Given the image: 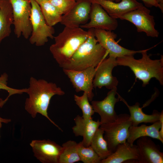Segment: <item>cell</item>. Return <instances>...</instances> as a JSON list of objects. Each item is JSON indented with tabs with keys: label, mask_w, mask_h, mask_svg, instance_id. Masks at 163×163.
<instances>
[{
	"label": "cell",
	"mask_w": 163,
	"mask_h": 163,
	"mask_svg": "<svg viewBox=\"0 0 163 163\" xmlns=\"http://www.w3.org/2000/svg\"><path fill=\"white\" fill-rule=\"evenodd\" d=\"M27 93L28 97L26 99L24 108L33 118L38 113L45 117L59 130L62 129L49 117L47 110L52 97L55 95L62 96L65 92L56 85L43 79H37L31 77Z\"/></svg>",
	"instance_id": "cell-1"
},
{
	"label": "cell",
	"mask_w": 163,
	"mask_h": 163,
	"mask_svg": "<svg viewBox=\"0 0 163 163\" xmlns=\"http://www.w3.org/2000/svg\"><path fill=\"white\" fill-rule=\"evenodd\" d=\"M87 39L78 48L71 58L59 66L63 69L80 71L96 67L105 59L107 51L98 42L94 29H88Z\"/></svg>",
	"instance_id": "cell-2"
},
{
	"label": "cell",
	"mask_w": 163,
	"mask_h": 163,
	"mask_svg": "<svg viewBox=\"0 0 163 163\" xmlns=\"http://www.w3.org/2000/svg\"><path fill=\"white\" fill-rule=\"evenodd\" d=\"M150 49L143 50L141 53L142 58L135 59L133 55H125L116 58L117 66H128L133 71L136 78L141 80L142 85L148 84L152 78H155L161 85H163V59L152 60L147 51Z\"/></svg>",
	"instance_id": "cell-3"
},
{
	"label": "cell",
	"mask_w": 163,
	"mask_h": 163,
	"mask_svg": "<svg viewBox=\"0 0 163 163\" xmlns=\"http://www.w3.org/2000/svg\"><path fill=\"white\" fill-rule=\"evenodd\" d=\"M89 34L88 30L86 31L80 27H65L54 37L55 43L50 46V50L59 66L71 58Z\"/></svg>",
	"instance_id": "cell-4"
},
{
	"label": "cell",
	"mask_w": 163,
	"mask_h": 163,
	"mask_svg": "<svg viewBox=\"0 0 163 163\" xmlns=\"http://www.w3.org/2000/svg\"><path fill=\"white\" fill-rule=\"evenodd\" d=\"M131 125L130 115L127 113L120 114L113 122L100 125V128L104 131V137L108 149L112 152H115L118 145L126 142Z\"/></svg>",
	"instance_id": "cell-5"
},
{
	"label": "cell",
	"mask_w": 163,
	"mask_h": 163,
	"mask_svg": "<svg viewBox=\"0 0 163 163\" xmlns=\"http://www.w3.org/2000/svg\"><path fill=\"white\" fill-rule=\"evenodd\" d=\"M30 2L32 31L29 41L37 46H42L48 41V38H54L55 30L53 27L49 26L46 23L39 5L34 0H30Z\"/></svg>",
	"instance_id": "cell-6"
},
{
	"label": "cell",
	"mask_w": 163,
	"mask_h": 163,
	"mask_svg": "<svg viewBox=\"0 0 163 163\" xmlns=\"http://www.w3.org/2000/svg\"><path fill=\"white\" fill-rule=\"evenodd\" d=\"M10 1L12 8L14 34L17 38H19L22 35L27 39L31 35L32 31L30 2L28 0Z\"/></svg>",
	"instance_id": "cell-7"
},
{
	"label": "cell",
	"mask_w": 163,
	"mask_h": 163,
	"mask_svg": "<svg viewBox=\"0 0 163 163\" xmlns=\"http://www.w3.org/2000/svg\"><path fill=\"white\" fill-rule=\"evenodd\" d=\"M150 13V10L143 5L120 16L118 18L132 23L138 32H143L148 37H158L159 33L155 28L154 17Z\"/></svg>",
	"instance_id": "cell-8"
},
{
	"label": "cell",
	"mask_w": 163,
	"mask_h": 163,
	"mask_svg": "<svg viewBox=\"0 0 163 163\" xmlns=\"http://www.w3.org/2000/svg\"><path fill=\"white\" fill-rule=\"evenodd\" d=\"M34 155L42 163H59L63 148L49 139L34 140L30 143Z\"/></svg>",
	"instance_id": "cell-9"
},
{
	"label": "cell",
	"mask_w": 163,
	"mask_h": 163,
	"mask_svg": "<svg viewBox=\"0 0 163 163\" xmlns=\"http://www.w3.org/2000/svg\"><path fill=\"white\" fill-rule=\"evenodd\" d=\"M63 70L69 79L76 91L86 92L89 101H92L94 96L92 90L95 67H90L80 71L65 69Z\"/></svg>",
	"instance_id": "cell-10"
},
{
	"label": "cell",
	"mask_w": 163,
	"mask_h": 163,
	"mask_svg": "<svg viewBox=\"0 0 163 163\" xmlns=\"http://www.w3.org/2000/svg\"><path fill=\"white\" fill-rule=\"evenodd\" d=\"M117 66L116 58L111 56L102 61L96 67L93 81V87L101 88L105 87L111 89L117 87L118 83L117 78L112 75L113 68Z\"/></svg>",
	"instance_id": "cell-11"
},
{
	"label": "cell",
	"mask_w": 163,
	"mask_h": 163,
	"mask_svg": "<svg viewBox=\"0 0 163 163\" xmlns=\"http://www.w3.org/2000/svg\"><path fill=\"white\" fill-rule=\"evenodd\" d=\"M94 32L98 43L107 51L109 56L117 58L125 55H134L141 53L143 50H131L120 46L115 40L117 34L111 31L94 29Z\"/></svg>",
	"instance_id": "cell-12"
},
{
	"label": "cell",
	"mask_w": 163,
	"mask_h": 163,
	"mask_svg": "<svg viewBox=\"0 0 163 163\" xmlns=\"http://www.w3.org/2000/svg\"><path fill=\"white\" fill-rule=\"evenodd\" d=\"M73 8L63 15L60 23L65 27H80L90 19L92 2L91 0H75Z\"/></svg>",
	"instance_id": "cell-13"
},
{
	"label": "cell",
	"mask_w": 163,
	"mask_h": 163,
	"mask_svg": "<svg viewBox=\"0 0 163 163\" xmlns=\"http://www.w3.org/2000/svg\"><path fill=\"white\" fill-rule=\"evenodd\" d=\"M90 21L81 25V28L98 29L108 31L116 30L118 26L117 19L110 16L99 4L92 3Z\"/></svg>",
	"instance_id": "cell-14"
},
{
	"label": "cell",
	"mask_w": 163,
	"mask_h": 163,
	"mask_svg": "<svg viewBox=\"0 0 163 163\" xmlns=\"http://www.w3.org/2000/svg\"><path fill=\"white\" fill-rule=\"evenodd\" d=\"M117 90V87L110 89L102 100L91 101V105L94 112L100 116L101 124L112 122L117 117L118 115L114 110V107L120 99L115 97Z\"/></svg>",
	"instance_id": "cell-15"
},
{
	"label": "cell",
	"mask_w": 163,
	"mask_h": 163,
	"mask_svg": "<svg viewBox=\"0 0 163 163\" xmlns=\"http://www.w3.org/2000/svg\"><path fill=\"white\" fill-rule=\"evenodd\" d=\"M136 146L139 157L136 162L162 163L163 153L160 146L148 136L141 137L137 141Z\"/></svg>",
	"instance_id": "cell-16"
},
{
	"label": "cell",
	"mask_w": 163,
	"mask_h": 163,
	"mask_svg": "<svg viewBox=\"0 0 163 163\" xmlns=\"http://www.w3.org/2000/svg\"><path fill=\"white\" fill-rule=\"evenodd\" d=\"M75 125L72 128L73 132L76 136L83 137L81 141L85 146L90 145L91 139L101 125L98 120L95 121L93 118L85 119L79 115L74 118Z\"/></svg>",
	"instance_id": "cell-17"
},
{
	"label": "cell",
	"mask_w": 163,
	"mask_h": 163,
	"mask_svg": "<svg viewBox=\"0 0 163 163\" xmlns=\"http://www.w3.org/2000/svg\"><path fill=\"white\" fill-rule=\"evenodd\" d=\"M92 3L100 5L112 18H118L120 16L143 6L137 0H122L119 2L108 0H91Z\"/></svg>",
	"instance_id": "cell-18"
},
{
	"label": "cell",
	"mask_w": 163,
	"mask_h": 163,
	"mask_svg": "<svg viewBox=\"0 0 163 163\" xmlns=\"http://www.w3.org/2000/svg\"><path fill=\"white\" fill-rule=\"evenodd\" d=\"M138 151L136 145L127 142L118 145L115 151L101 163H122L129 160L138 159Z\"/></svg>",
	"instance_id": "cell-19"
},
{
	"label": "cell",
	"mask_w": 163,
	"mask_h": 163,
	"mask_svg": "<svg viewBox=\"0 0 163 163\" xmlns=\"http://www.w3.org/2000/svg\"><path fill=\"white\" fill-rule=\"evenodd\" d=\"M161 123L159 120L149 126L142 124L139 126L131 125L128 130V136L127 142L131 145L137 139L143 136H148L157 139L163 143V139L160 136L159 130Z\"/></svg>",
	"instance_id": "cell-20"
},
{
	"label": "cell",
	"mask_w": 163,
	"mask_h": 163,
	"mask_svg": "<svg viewBox=\"0 0 163 163\" xmlns=\"http://www.w3.org/2000/svg\"><path fill=\"white\" fill-rule=\"evenodd\" d=\"M117 94L120 100L124 103L129 110L132 126H137L142 123H153L159 120L160 113L157 110H154L151 114H146L142 111L139 102H136L132 106L129 105L123 98L117 93Z\"/></svg>",
	"instance_id": "cell-21"
},
{
	"label": "cell",
	"mask_w": 163,
	"mask_h": 163,
	"mask_svg": "<svg viewBox=\"0 0 163 163\" xmlns=\"http://www.w3.org/2000/svg\"><path fill=\"white\" fill-rule=\"evenodd\" d=\"M13 21L12 8L10 0H0V44L10 36Z\"/></svg>",
	"instance_id": "cell-22"
},
{
	"label": "cell",
	"mask_w": 163,
	"mask_h": 163,
	"mask_svg": "<svg viewBox=\"0 0 163 163\" xmlns=\"http://www.w3.org/2000/svg\"><path fill=\"white\" fill-rule=\"evenodd\" d=\"M104 131L99 128L93 137L90 146L101 160L106 159L113 153L108 149L106 141L104 137Z\"/></svg>",
	"instance_id": "cell-23"
},
{
	"label": "cell",
	"mask_w": 163,
	"mask_h": 163,
	"mask_svg": "<svg viewBox=\"0 0 163 163\" xmlns=\"http://www.w3.org/2000/svg\"><path fill=\"white\" fill-rule=\"evenodd\" d=\"M78 143L69 140L63 143L59 163H73L80 161L78 151Z\"/></svg>",
	"instance_id": "cell-24"
},
{
	"label": "cell",
	"mask_w": 163,
	"mask_h": 163,
	"mask_svg": "<svg viewBox=\"0 0 163 163\" xmlns=\"http://www.w3.org/2000/svg\"><path fill=\"white\" fill-rule=\"evenodd\" d=\"M39 5L44 19L49 26L53 27L60 23L62 15L49 1L43 2Z\"/></svg>",
	"instance_id": "cell-25"
},
{
	"label": "cell",
	"mask_w": 163,
	"mask_h": 163,
	"mask_svg": "<svg viewBox=\"0 0 163 163\" xmlns=\"http://www.w3.org/2000/svg\"><path fill=\"white\" fill-rule=\"evenodd\" d=\"M78 151L80 161L84 163H101V160L90 145L85 146L80 142L78 143Z\"/></svg>",
	"instance_id": "cell-26"
},
{
	"label": "cell",
	"mask_w": 163,
	"mask_h": 163,
	"mask_svg": "<svg viewBox=\"0 0 163 163\" xmlns=\"http://www.w3.org/2000/svg\"><path fill=\"white\" fill-rule=\"evenodd\" d=\"M74 100L82 111V117L85 119L92 118V116L95 112L91 105L89 103L87 93L84 92L83 94L80 96L75 94Z\"/></svg>",
	"instance_id": "cell-27"
},
{
	"label": "cell",
	"mask_w": 163,
	"mask_h": 163,
	"mask_svg": "<svg viewBox=\"0 0 163 163\" xmlns=\"http://www.w3.org/2000/svg\"><path fill=\"white\" fill-rule=\"evenodd\" d=\"M49 2L62 15L67 13L76 3L75 0H50Z\"/></svg>",
	"instance_id": "cell-28"
},
{
	"label": "cell",
	"mask_w": 163,
	"mask_h": 163,
	"mask_svg": "<svg viewBox=\"0 0 163 163\" xmlns=\"http://www.w3.org/2000/svg\"><path fill=\"white\" fill-rule=\"evenodd\" d=\"M8 75L5 72L0 76V89L6 91L8 93V97L9 98L11 95L16 94H21L24 93H27V88L17 89L9 87L7 85Z\"/></svg>",
	"instance_id": "cell-29"
},
{
	"label": "cell",
	"mask_w": 163,
	"mask_h": 163,
	"mask_svg": "<svg viewBox=\"0 0 163 163\" xmlns=\"http://www.w3.org/2000/svg\"><path fill=\"white\" fill-rule=\"evenodd\" d=\"M143 2L145 6L148 7L153 6L159 8V5L156 0H141Z\"/></svg>",
	"instance_id": "cell-30"
},
{
	"label": "cell",
	"mask_w": 163,
	"mask_h": 163,
	"mask_svg": "<svg viewBox=\"0 0 163 163\" xmlns=\"http://www.w3.org/2000/svg\"><path fill=\"white\" fill-rule=\"evenodd\" d=\"M9 97H7L5 100L0 99V108L2 107L8 99ZM11 121L10 119L3 118L0 117V122L7 123Z\"/></svg>",
	"instance_id": "cell-31"
},
{
	"label": "cell",
	"mask_w": 163,
	"mask_h": 163,
	"mask_svg": "<svg viewBox=\"0 0 163 163\" xmlns=\"http://www.w3.org/2000/svg\"><path fill=\"white\" fill-rule=\"evenodd\" d=\"M159 120L161 123V126L159 130V134L161 137L163 139V111L162 110L160 113Z\"/></svg>",
	"instance_id": "cell-32"
},
{
	"label": "cell",
	"mask_w": 163,
	"mask_h": 163,
	"mask_svg": "<svg viewBox=\"0 0 163 163\" xmlns=\"http://www.w3.org/2000/svg\"><path fill=\"white\" fill-rule=\"evenodd\" d=\"M158 3L159 5V9L161 12H163V0H156Z\"/></svg>",
	"instance_id": "cell-33"
},
{
	"label": "cell",
	"mask_w": 163,
	"mask_h": 163,
	"mask_svg": "<svg viewBox=\"0 0 163 163\" xmlns=\"http://www.w3.org/2000/svg\"><path fill=\"white\" fill-rule=\"evenodd\" d=\"M39 5L42 2L44 1H49L50 0H34Z\"/></svg>",
	"instance_id": "cell-34"
},
{
	"label": "cell",
	"mask_w": 163,
	"mask_h": 163,
	"mask_svg": "<svg viewBox=\"0 0 163 163\" xmlns=\"http://www.w3.org/2000/svg\"><path fill=\"white\" fill-rule=\"evenodd\" d=\"M113 2H119L121 1L122 0H108Z\"/></svg>",
	"instance_id": "cell-35"
},
{
	"label": "cell",
	"mask_w": 163,
	"mask_h": 163,
	"mask_svg": "<svg viewBox=\"0 0 163 163\" xmlns=\"http://www.w3.org/2000/svg\"><path fill=\"white\" fill-rule=\"evenodd\" d=\"M2 123L0 122V129L2 127Z\"/></svg>",
	"instance_id": "cell-36"
},
{
	"label": "cell",
	"mask_w": 163,
	"mask_h": 163,
	"mask_svg": "<svg viewBox=\"0 0 163 163\" xmlns=\"http://www.w3.org/2000/svg\"><path fill=\"white\" fill-rule=\"evenodd\" d=\"M29 0V1H30V0Z\"/></svg>",
	"instance_id": "cell-37"
}]
</instances>
